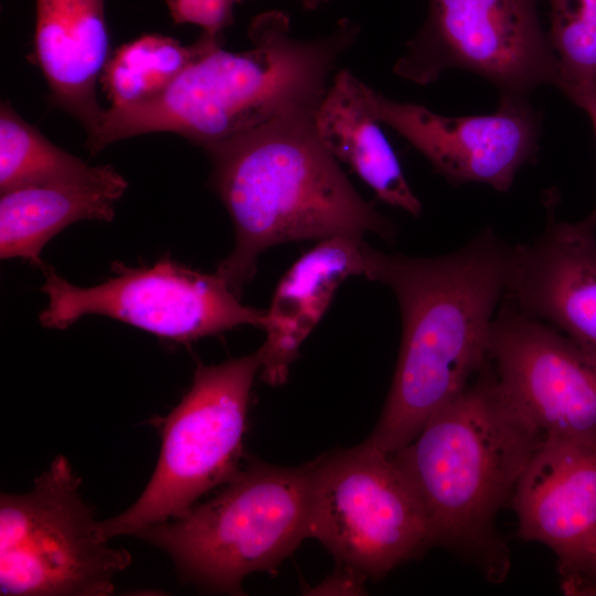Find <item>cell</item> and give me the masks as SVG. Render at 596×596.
<instances>
[{"label": "cell", "mask_w": 596, "mask_h": 596, "mask_svg": "<svg viewBox=\"0 0 596 596\" xmlns=\"http://www.w3.org/2000/svg\"><path fill=\"white\" fill-rule=\"evenodd\" d=\"M310 470L251 462L214 498L137 532L163 550L185 581L240 594L243 579L270 572L309 538Z\"/></svg>", "instance_id": "5b68a950"}, {"label": "cell", "mask_w": 596, "mask_h": 596, "mask_svg": "<svg viewBox=\"0 0 596 596\" xmlns=\"http://www.w3.org/2000/svg\"><path fill=\"white\" fill-rule=\"evenodd\" d=\"M551 209L544 232L511 247L504 302L547 321L596 362V237Z\"/></svg>", "instance_id": "4fadbf2b"}, {"label": "cell", "mask_w": 596, "mask_h": 596, "mask_svg": "<svg viewBox=\"0 0 596 596\" xmlns=\"http://www.w3.org/2000/svg\"><path fill=\"white\" fill-rule=\"evenodd\" d=\"M174 23H191L203 33L222 36L233 21V4L226 0H164Z\"/></svg>", "instance_id": "7402d4cb"}, {"label": "cell", "mask_w": 596, "mask_h": 596, "mask_svg": "<svg viewBox=\"0 0 596 596\" xmlns=\"http://www.w3.org/2000/svg\"><path fill=\"white\" fill-rule=\"evenodd\" d=\"M258 350L217 365L199 364L192 385L164 418H159L160 456L138 500L99 522L107 540L184 514L195 501L238 470L247 407Z\"/></svg>", "instance_id": "8992f818"}, {"label": "cell", "mask_w": 596, "mask_h": 596, "mask_svg": "<svg viewBox=\"0 0 596 596\" xmlns=\"http://www.w3.org/2000/svg\"><path fill=\"white\" fill-rule=\"evenodd\" d=\"M226 1L234 6L235 3H241L245 0H226Z\"/></svg>", "instance_id": "484cf974"}, {"label": "cell", "mask_w": 596, "mask_h": 596, "mask_svg": "<svg viewBox=\"0 0 596 596\" xmlns=\"http://www.w3.org/2000/svg\"><path fill=\"white\" fill-rule=\"evenodd\" d=\"M359 91L371 115L451 183L477 182L507 192L520 168L536 155L540 117L525 96L501 95L490 115L447 117L389 99L361 79Z\"/></svg>", "instance_id": "7c38bea8"}, {"label": "cell", "mask_w": 596, "mask_h": 596, "mask_svg": "<svg viewBox=\"0 0 596 596\" xmlns=\"http://www.w3.org/2000/svg\"><path fill=\"white\" fill-rule=\"evenodd\" d=\"M316 110L287 114L204 148L210 185L235 231L234 248L215 273L240 298L258 256L275 245L365 233L395 237L392 222L356 192L318 138Z\"/></svg>", "instance_id": "7a4b0ae2"}, {"label": "cell", "mask_w": 596, "mask_h": 596, "mask_svg": "<svg viewBox=\"0 0 596 596\" xmlns=\"http://www.w3.org/2000/svg\"><path fill=\"white\" fill-rule=\"evenodd\" d=\"M34 52L51 100L97 135L105 108L96 83L109 60L105 0H36Z\"/></svg>", "instance_id": "2e32d148"}, {"label": "cell", "mask_w": 596, "mask_h": 596, "mask_svg": "<svg viewBox=\"0 0 596 596\" xmlns=\"http://www.w3.org/2000/svg\"><path fill=\"white\" fill-rule=\"evenodd\" d=\"M97 167L52 143L10 105L0 107V191L75 180Z\"/></svg>", "instance_id": "ffe728a7"}, {"label": "cell", "mask_w": 596, "mask_h": 596, "mask_svg": "<svg viewBox=\"0 0 596 596\" xmlns=\"http://www.w3.org/2000/svg\"><path fill=\"white\" fill-rule=\"evenodd\" d=\"M300 1L304 4V7H306L307 9L313 10L328 0H300Z\"/></svg>", "instance_id": "d4e9b609"}, {"label": "cell", "mask_w": 596, "mask_h": 596, "mask_svg": "<svg viewBox=\"0 0 596 596\" xmlns=\"http://www.w3.org/2000/svg\"><path fill=\"white\" fill-rule=\"evenodd\" d=\"M368 244L361 236L321 240L279 280L265 310L266 339L258 350L260 376L269 385L286 382L300 345L329 308L338 287L365 275Z\"/></svg>", "instance_id": "9a60e30c"}, {"label": "cell", "mask_w": 596, "mask_h": 596, "mask_svg": "<svg viewBox=\"0 0 596 596\" xmlns=\"http://www.w3.org/2000/svg\"><path fill=\"white\" fill-rule=\"evenodd\" d=\"M359 82L349 70L334 76L315 113L318 138L379 200L419 216L422 203L411 189L381 123L364 105Z\"/></svg>", "instance_id": "ac0fdd59"}, {"label": "cell", "mask_w": 596, "mask_h": 596, "mask_svg": "<svg viewBox=\"0 0 596 596\" xmlns=\"http://www.w3.org/2000/svg\"><path fill=\"white\" fill-rule=\"evenodd\" d=\"M561 92L588 115L596 134V86H571ZM581 222L586 227L596 231V206Z\"/></svg>", "instance_id": "cb8c5ba5"}, {"label": "cell", "mask_w": 596, "mask_h": 596, "mask_svg": "<svg viewBox=\"0 0 596 596\" xmlns=\"http://www.w3.org/2000/svg\"><path fill=\"white\" fill-rule=\"evenodd\" d=\"M488 360L505 400L543 436L596 439V362L568 337L504 302Z\"/></svg>", "instance_id": "8fae6325"}, {"label": "cell", "mask_w": 596, "mask_h": 596, "mask_svg": "<svg viewBox=\"0 0 596 596\" xmlns=\"http://www.w3.org/2000/svg\"><path fill=\"white\" fill-rule=\"evenodd\" d=\"M551 47L558 63L562 91L596 86V0H550Z\"/></svg>", "instance_id": "44dd1931"}, {"label": "cell", "mask_w": 596, "mask_h": 596, "mask_svg": "<svg viewBox=\"0 0 596 596\" xmlns=\"http://www.w3.org/2000/svg\"><path fill=\"white\" fill-rule=\"evenodd\" d=\"M426 20L394 73L426 85L448 68L476 73L501 95L556 86L558 63L535 0H427Z\"/></svg>", "instance_id": "30bf717a"}, {"label": "cell", "mask_w": 596, "mask_h": 596, "mask_svg": "<svg viewBox=\"0 0 596 596\" xmlns=\"http://www.w3.org/2000/svg\"><path fill=\"white\" fill-rule=\"evenodd\" d=\"M562 585L568 594H596V532L577 572Z\"/></svg>", "instance_id": "603a6c76"}, {"label": "cell", "mask_w": 596, "mask_h": 596, "mask_svg": "<svg viewBox=\"0 0 596 596\" xmlns=\"http://www.w3.org/2000/svg\"><path fill=\"white\" fill-rule=\"evenodd\" d=\"M81 479L56 457L22 494L0 498V594L106 596L130 554L107 544L79 493Z\"/></svg>", "instance_id": "52a82bcc"}, {"label": "cell", "mask_w": 596, "mask_h": 596, "mask_svg": "<svg viewBox=\"0 0 596 596\" xmlns=\"http://www.w3.org/2000/svg\"><path fill=\"white\" fill-rule=\"evenodd\" d=\"M544 436L501 393L491 364L391 454L427 514L433 542L466 556L491 581L509 568L494 522Z\"/></svg>", "instance_id": "277c9868"}, {"label": "cell", "mask_w": 596, "mask_h": 596, "mask_svg": "<svg viewBox=\"0 0 596 596\" xmlns=\"http://www.w3.org/2000/svg\"><path fill=\"white\" fill-rule=\"evenodd\" d=\"M308 466L309 538L350 570L380 577L434 543L421 499L391 454L364 441Z\"/></svg>", "instance_id": "ba28073f"}, {"label": "cell", "mask_w": 596, "mask_h": 596, "mask_svg": "<svg viewBox=\"0 0 596 596\" xmlns=\"http://www.w3.org/2000/svg\"><path fill=\"white\" fill-rule=\"evenodd\" d=\"M512 499L521 538L551 549L571 579L596 532V439L544 436Z\"/></svg>", "instance_id": "5bb4252c"}, {"label": "cell", "mask_w": 596, "mask_h": 596, "mask_svg": "<svg viewBox=\"0 0 596 596\" xmlns=\"http://www.w3.org/2000/svg\"><path fill=\"white\" fill-rule=\"evenodd\" d=\"M359 32L345 18L324 36L300 40L292 35L286 12L259 13L248 26L249 50L219 46L190 65L158 99L105 109L86 148L95 155L124 138L170 131L204 149L287 114L315 110L337 61Z\"/></svg>", "instance_id": "3957f363"}, {"label": "cell", "mask_w": 596, "mask_h": 596, "mask_svg": "<svg viewBox=\"0 0 596 596\" xmlns=\"http://www.w3.org/2000/svg\"><path fill=\"white\" fill-rule=\"evenodd\" d=\"M222 44L223 36L206 33L191 45L153 33L120 46L103 71L110 107H138L158 99L190 65Z\"/></svg>", "instance_id": "d6986e66"}, {"label": "cell", "mask_w": 596, "mask_h": 596, "mask_svg": "<svg viewBox=\"0 0 596 596\" xmlns=\"http://www.w3.org/2000/svg\"><path fill=\"white\" fill-rule=\"evenodd\" d=\"M41 269L49 304L39 320L46 328L66 329L96 315L189 343L240 326L263 328L266 321L265 310L243 305L215 272L202 273L169 256L151 266L114 263V276L94 287L75 286L50 266Z\"/></svg>", "instance_id": "9c48e42d"}, {"label": "cell", "mask_w": 596, "mask_h": 596, "mask_svg": "<svg viewBox=\"0 0 596 596\" xmlns=\"http://www.w3.org/2000/svg\"><path fill=\"white\" fill-rule=\"evenodd\" d=\"M127 188L126 179L106 164L85 178L1 193V258H22L42 268L41 252L51 238L77 221L110 222Z\"/></svg>", "instance_id": "e0dca14e"}, {"label": "cell", "mask_w": 596, "mask_h": 596, "mask_svg": "<svg viewBox=\"0 0 596 596\" xmlns=\"http://www.w3.org/2000/svg\"><path fill=\"white\" fill-rule=\"evenodd\" d=\"M511 247L491 228L438 257L385 254L368 245L364 276L394 291L403 332L391 390L366 444L396 453L485 366Z\"/></svg>", "instance_id": "6da1fadb"}]
</instances>
